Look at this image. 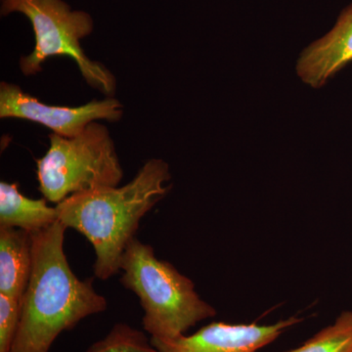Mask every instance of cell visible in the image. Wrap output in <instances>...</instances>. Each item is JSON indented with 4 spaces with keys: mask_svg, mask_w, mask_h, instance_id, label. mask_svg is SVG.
<instances>
[{
    "mask_svg": "<svg viewBox=\"0 0 352 352\" xmlns=\"http://www.w3.org/2000/svg\"><path fill=\"white\" fill-rule=\"evenodd\" d=\"M302 321L292 316L270 325L212 322L193 335L151 340L160 352H258Z\"/></svg>",
    "mask_w": 352,
    "mask_h": 352,
    "instance_id": "cell-7",
    "label": "cell"
},
{
    "mask_svg": "<svg viewBox=\"0 0 352 352\" xmlns=\"http://www.w3.org/2000/svg\"><path fill=\"white\" fill-rule=\"evenodd\" d=\"M351 62L352 3L325 36L302 51L296 61V75L308 87L318 89Z\"/></svg>",
    "mask_w": 352,
    "mask_h": 352,
    "instance_id": "cell-8",
    "label": "cell"
},
{
    "mask_svg": "<svg viewBox=\"0 0 352 352\" xmlns=\"http://www.w3.org/2000/svg\"><path fill=\"white\" fill-rule=\"evenodd\" d=\"M287 352H352V311L342 312L302 346Z\"/></svg>",
    "mask_w": 352,
    "mask_h": 352,
    "instance_id": "cell-11",
    "label": "cell"
},
{
    "mask_svg": "<svg viewBox=\"0 0 352 352\" xmlns=\"http://www.w3.org/2000/svg\"><path fill=\"white\" fill-rule=\"evenodd\" d=\"M170 179L168 164L151 159L124 186L74 194L56 205L58 220L94 245L95 276L107 280L120 272L140 220L168 193Z\"/></svg>",
    "mask_w": 352,
    "mask_h": 352,
    "instance_id": "cell-2",
    "label": "cell"
},
{
    "mask_svg": "<svg viewBox=\"0 0 352 352\" xmlns=\"http://www.w3.org/2000/svg\"><path fill=\"white\" fill-rule=\"evenodd\" d=\"M67 227L58 220L32 234V268L21 298V316L10 352H50L62 333L91 315L105 311V296L94 280H80L64 252Z\"/></svg>",
    "mask_w": 352,
    "mask_h": 352,
    "instance_id": "cell-1",
    "label": "cell"
},
{
    "mask_svg": "<svg viewBox=\"0 0 352 352\" xmlns=\"http://www.w3.org/2000/svg\"><path fill=\"white\" fill-rule=\"evenodd\" d=\"M32 268V234L0 227V294L21 300Z\"/></svg>",
    "mask_w": 352,
    "mask_h": 352,
    "instance_id": "cell-9",
    "label": "cell"
},
{
    "mask_svg": "<svg viewBox=\"0 0 352 352\" xmlns=\"http://www.w3.org/2000/svg\"><path fill=\"white\" fill-rule=\"evenodd\" d=\"M46 199H31L21 193L16 183L0 182V227L38 232L58 221L56 207Z\"/></svg>",
    "mask_w": 352,
    "mask_h": 352,
    "instance_id": "cell-10",
    "label": "cell"
},
{
    "mask_svg": "<svg viewBox=\"0 0 352 352\" xmlns=\"http://www.w3.org/2000/svg\"><path fill=\"white\" fill-rule=\"evenodd\" d=\"M2 16L19 13L30 21L34 34V50L20 58L25 76L43 71L46 60L67 56L75 60L89 87L107 97L117 88L115 76L104 65L89 59L80 41L92 34L94 21L89 13L72 8L64 0H1Z\"/></svg>",
    "mask_w": 352,
    "mask_h": 352,
    "instance_id": "cell-4",
    "label": "cell"
},
{
    "mask_svg": "<svg viewBox=\"0 0 352 352\" xmlns=\"http://www.w3.org/2000/svg\"><path fill=\"white\" fill-rule=\"evenodd\" d=\"M85 352H160L143 331L126 323H117L110 332Z\"/></svg>",
    "mask_w": 352,
    "mask_h": 352,
    "instance_id": "cell-12",
    "label": "cell"
},
{
    "mask_svg": "<svg viewBox=\"0 0 352 352\" xmlns=\"http://www.w3.org/2000/svg\"><path fill=\"white\" fill-rule=\"evenodd\" d=\"M36 176L44 199L58 205L74 194L118 186L124 170L108 127L94 122L74 138L51 133Z\"/></svg>",
    "mask_w": 352,
    "mask_h": 352,
    "instance_id": "cell-5",
    "label": "cell"
},
{
    "mask_svg": "<svg viewBox=\"0 0 352 352\" xmlns=\"http://www.w3.org/2000/svg\"><path fill=\"white\" fill-rule=\"evenodd\" d=\"M122 115V104L113 97L92 100L78 107L47 105L18 85L6 82L0 83L1 119L30 120L63 138L78 135L91 122L98 120L119 122Z\"/></svg>",
    "mask_w": 352,
    "mask_h": 352,
    "instance_id": "cell-6",
    "label": "cell"
},
{
    "mask_svg": "<svg viewBox=\"0 0 352 352\" xmlns=\"http://www.w3.org/2000/svg\"><path fill=\"white\" fill-rule=\"evenodd\" d=\"M21 316V300L0 294V352H10Z\"/></svg>",
    "mask_w": 352,
    "mask_h": 352,
    "instance_id": "cell-13",
    "label": "cell"
},
{
    "mask_svg": "<svg viewBox=\"0 0 352 352\" xmlns=\"http://www.w3.org/2000/svg\"><path fill=\"white\" fill-rule=\"evenodd\" d=\"M120 271V284L140 300L143 329L151 339H176L199 322L217 316L215 308L201 300L191 279L157 258L151 245L136 237L127 245Z\"/></svg>",
    "mask_w": 352,
    "mask_h": 352,
    "instance_id": "cell-3",
    "label": "cell"
}]
</instances>
